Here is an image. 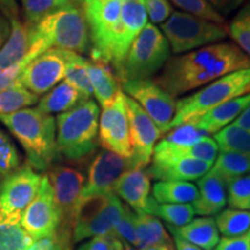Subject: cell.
<instances>
[{"mask_svg":"<svg viewBox=\"0 0 250 250\" xmlns=\"http://www.w3.org/2000/svg\"><path fill=\"white\" fill-rule=\"evenodd\" d=\"M249 67L250 57L239 46L220 42L169 58L155 83L176 98L232 72Z\"/></svg>","mask_w":250,"mask_h":250,"instance_id":"obj_1","label":"cell"},{"mask_svg":"<svg viewBox=\"0 0 250 250\" xmlns=\"http://www.w3.org/2000/svg\"><path fill=\"white\" fill-rule=\"evenodd\" d=\"M0 122L23 148L30 167L40 171L52 167L59 156L56 120L52 115L39 108H26L7 116H0Z\"/></svg>","mask_w":250,"mask_h":250,"instance_id":"obj_2","label":"cell"},{"mask_svg":"<svg viewBox=\"0 0 250 250\" xmlns=\"http://www.w3.org/2000/svg\"><path fill=\"white\" fill-rule=\"evenodd\" d=\"M30 27V49L27 55L30 61L50 49L79 55L89 52V30L85 15L74 5L55 12Z\"/></svg>","mask_w":250,"mask_h":250,"instance_id":"obj_3","label":"cell"},{"mask_svg":"<svg viewBox=\"0 0 250 250\" xmlns=\"http://www.w3.org/2000/svg\"><path fill=\"white\" fill-rule=\"evenodd\" d=\"M100 109L94 100L59 114L56 118L58 154L68 161H80L95 151L99 144Z\"/></svg>","mask_w":250,"mask_h":250,"instance_id":"obj_4","label":"cell"},{"mask_svg":"<svg viewBox=\"0 0 250 250\" xmlns=\"http://www.w3.org/2000/svg\"><path fill=\"white\" fill-rule=\"evenodd\" d=\"M250 93V67L232 72L176 102L170 130L201 117L218 105ZM167 132V133H168Z\"/></svg>","mask_w":250,"mask_h":250,"instance_id":"obj_5","label":"cell"},{"mask_svg":"<svg viewBox=\"0 0 250 250\" xmlns=\"http://www.w3.org/2000/svg\"><path fill=\"white\" fill-rule=\"evenodd\" d=\"M170 58V46L162 31L147 23L134 40L116 72L120 83L147 80L162 71Z\"/></svg>","mask_w":250,"mask_h":250,"instance_id":"obj_6","label":"cell"},{"mask_svg":"<svg viewBox=\"0 0 250 250\" xmlns=\"http://www.w3.org/2000/svg\"><path fill=\"white\" fill-rule=\"evenodd\" d=\"M161 30L169 43L170 51L177 56L220 43L228 36V28L225 24L211 22L186 12H173L161 24Z\"/></svg>","mask_w":250,"mask_h":250,"instance_id":"obj_7","label":"cell"},{"mask_svg":"<svg viewBox=\"0 0 250 250\" xmlns=\"http://www.w3.org/2000/svg\"><path fill=\"white\" fill-rule=\"evenodd\" d=\"M122 1L123 0H83L81 2V11L89 30V54L93 62L109 65L112 43L121 22Z\"/></svg>","mask_w":250,"mask_h":250,"instance_id":"obj_8","label":"cell"},{"mask_svg":"<svg viewBox=\"0 0 250 250\" xmlns=\"http://www.w3.org/2000/svg\"><path fill=\"white\" fill-rule=\"evenodd\" d=\"M124 208L125 204L114 192L81 203L74 221L73 243L112 233Z\"/></svg>","mask_w":250,"mask_h":250,"instance_id":"obj_9","label":"cell"},{"mask_svg":"<svg viewBox=\"0 0 250 250\" xmlns=\"http://www.w3.org/2000/svg\"><path fill=\"white\" fill-rule=\"evenodd\" d=\"M48 179L54 191L55 203L59 213V226L56 233L73 237L78 204L86 177L80 170L68 166H52Z\"/></svg>","mask_w":250,"mask_h":250,"instance_id":"obj_10","label":"cell"},{"mask_svg":"<svg viewBox=\"0 0 250 250\" xmlns=\"http://www.w3.org/2000/svg\"><path fill=\"white\" fill-rule=\"evenodd\" d=\"M132 153L127 159L129 169H145L151 164L154 147L162 136L154 122L140 105L125 94Z\"/></svg>","mask_w":250,"mask_h":250,"instance_id":"obj_11","label":"cell"},{"mask_svg":"<svg viewBox=\"0 0 250 250\" xmlns=\"http://www.w3.org/2000/svg\"><path fill=\"white\" fill-rule=\"evenodd\" d=\"M121 87L151 117L161 134L168 132L176 111L175 98L151 79L125 81Z\"/></svg>","mask_w":250,"mask_h":250,"instance_id":"obj_12","label":"cell"},{"mask_svg":"<svg viewBox=\"0 0 250 250\" xmlns=\"http://www.w3.org/2000/svg\"><path fill=\"white\" fill-rule=\"evenodd\" d=\"M21 225L34 241L52 236L59 226V213L54 191L48 176L44 175L36 196L21 217Z\"/></svg>","mask_w":250,"mask_h":250,"instance_id":"obj_13","label":"cell"},{"mask_svg":"<svg viewBox=\"0 0 250 250\" xmlns=\"http://www.w3.org/2000/svg\"><path fill=\"white\" fill-rule=\"evenodd\" d=\"M99 143L115 154L129 159L132 153L130 140L125 93L118 94L115 101L103 108L99 118Z\"/></svg>","mask_w":250,"mask_h":250,"instance_id":"obj_14","label":"cell"},{"mask_svg":"<svg viewBox=\"0 0 250 250\" xmlns=\"http://www.w3.org/2000/svg\"><path fill=\"white\" fill-rule=\"evenodd\" d=\"M42 176L30 166L20 167L0 181V211L22 217L23 211L36 196Z\"/></svg>","mask_w":250,"mask_h":250,"instance_id":"obj_15","label":"cell"},{"mask_svg":"<svg viewBox=\"0 0 250 250\" xmlns=\"http://www.w3.org/2000/svg\"><path fill=\"white\" fill-rule=\"evenodd\" d=\"M129 169L127 159L103 148L94 156L88 168V176L81 191L79 204L93 197L114 192L117 180ZM78 204V206H79Z\"/></svg>","mask_w":250,"mask_h":250,"instance_id":"obj_16","label":"cell"},{"mask_svg":"<svg viewBox=\"0 0 250 250\" xmlns=\"http://www.w3.org/2000/svg\"><path fill=\"white\" fill-rule=\"evenodd\" d=\"M62 50L50 49L30 61L21 72L19 80L35 95H44L65 78Z\"/></svg>","mask_w":250,"mask_h":250,"instance_id":"obj_17","label":"cell"},{"mask_svg":"<svg viewBox=\"0 0 250 250\" xmlns=\"http://www.w3.org/2000/svg\"><path fill=\"white\" fill-rule=\"evenodd\" d=\"M146 24H147V13H146L144 0H123L120 27L112 43L110 62H109V65L114 68L115 73L121 67L134 40L138 37L140 31Z\"/></svg>","mask_w":250,"mask_h":250,"instance_id":"obj_18","label":"cell"},{"mask_svg":"<svg viewBox=\"0 0 250 250\" xmlns=\"http://www.w3.org/2000/svg\"><path fill=\"white\" fill-rule=\"evenodd\" d=\"M212 168L208 162L192 158L152 159L146 170L151 179L158 181H197Z\"/></svg>","mask_w":250,"mask_h":250,"instance_id":"obj_19","label":"cell"},{"mask_svg":"<svg viewBox=\"0 0 250 250\" xmlns=\"http://www.w3.org/2000/svg\"><path fill=\"white\" fill-rule=\"evenodd\" d=\"M114 193L137 214L146 213L151 202V177L145 169H127L114 187Z\"/></svg>","mask_w":250,"mask_h":250,"instance_id":"obj_20","label":"cell"},{"mask_svg":"<svg viewBox=\"0 0 250 250\" xmlns=\"http://www.w3.org/2000/svg\"><path fill=\"white\" fill-rule=\"evenodd\" d=\"M227 204L226 182L211 169L198 180V196L192 203L195 214L212 217Z\"/></svg>","mask_w":250,"mask_h":250,"instance_id":"obj_21","label":"cell"},{"mask_svg":"<svg viewBox=\"0 0 250 250\" xmlns=\"http://www.w3.org/2000/svg\"><path fill=\"white\" fill-rule=\"evenodd\" d=\"M249 104L250 93L240 98L229 100L189 123L195 125L197 129L201 130L206 136L215 134L229 125V123H233Z\"/></svg>","mask_w":250,"mask_h":250,"instance_id":"obj_22","label":"cell"},{"mask_svg":"<svg viewBox=\"0 0 250 250\" xmlns=\"http://www.w3.org/2000/svg\"><path fill=\"white\" fill-rule=\"evenodd\" d=\"M168 230L171 235L179 236L202 250H213L220 240V234L212 217L192 219L189 224L181 227L168 226Z\"/></svg>","mask_w":250,"mask_h":250,"instance_id":"obj_23","label":"cell"},{"mask_svg":"<svg viewBox=\"0 0 250 250\" xmlns=\"http://www.w3.org/2000/svg\"><path fill=\"white\" fill-rule=\"evenodd\" d=\"M111 70L112 68L104 62L93 61H89L87 66L93 95L102 108L110 105L122 92L121 83Z\"/></svg>","mask_w":250,"mask_h":250,"instance_id":"obj_24","label":"cell"},{"mask_svg":"<svg viewBox=\"0 0 250 250\" xmlns=\"http://www.w3.org/2000/svg\"><path fill=\"white\" fill-rule=\"evenodd\" d=\"M219 153V147L213 138L204 137L189 146H170L161 142L156 143L152 159L192 158L208 162L213 166Z\"/></svg>","mask_w":250,"mask_h":250,"instance_id":"obj_25","label":"cell"},{"mask_svg":"<svg viewBox=\"0 0 250 250\" xmlns=\"http://www.w3.org/2000/svg\"><path fill=\"white\" fill-rule=\"evenodd\" d=\"M11 34L0 49V71L18 64L27 57L30 49L31 27L24 21L12 20Z\"/></svg>","mask_w":250,"mask_h":250,"instance_id":"obj_26","label":"cell"},{"mask_svg":"<svg viewBox=\"0 0 250 250\" xmlns=\"http://www.w3.org/2000/svg\"><path fill=\"white\" fill-rule=\"evenodd\" d=\"M87 100L89 99H86L77 88L66 81H62L39 100L37 108L48 115H59L76 108Z\"/></svg>","mask_w":250,"mask_h":250,"instance_id":"obj_27","label":"cell"},{"mask_svg":"<svg viewBox=\"0 0 250 250\" xmlns=\"http://www.w3.org/2000/svg\"><path fill=\"white\" fill-rule=\"evenodd\" d=\"M152 193L159 204H191L198 196V188L186 181H158Z\"/></svg>","mask_w":250,"mask_h":250,"instance_id":"obj_28","label":"cell"},{"mask_svg":"<svg viewBox=\"0 0 250 250\" xmlns=\"http://www.w3.org/2000/svg\"><path fill=\"white\" fill-rule=\"evenodd\" d=\"M136 232L138 250H144L153 246L171 245L169 234L155 215L148 213L137 214Z\"/></svg>","mask_w":250,"mask_h":250,"instance_id":"obj_29","label":"cell"},{"mask_svg":"<svg viewBox=\"0 0 250 250\" xmlns=\"http://www.w3.org/2000/svg\"><path fill=\"white\" fill-rule=\"evenodd\" d=\"M34 240L21 225L20 217H13L0 211V250H23Z\"/></svg>","mask_w":250,"mask_h":250,"instance_id":"obj_30","label":"cell"},{"mask_svg":"<svg viewBox=\"0 0 250 250\" xmlns=\"http://www.w3.org/2000/svg\"><path fill=\"white\" fill-rule=\"evenodd\" d=\"M39 102V96L23 87L20 80L0 90V116H7L14 112L29 108Z\"/></svg>","mask_w":250,"mask_h":250,"instance_id":"obj_31","label":"cell"},{"mask_svg":"<svg viewBox=\"0 0 250 250\" xmlns=\"http://www.w3.org/2000/svg\"><path fill=\"white\" fill-rule=\"evenodd\" d=\"M66 67H65V81L77 88L85 96L86 99H90L93 95L92 85H90L88 72V59L83 58V56L72 51L62 50Z\"/></svg>","mask_w":250,"mask_h":250,"instance_id":"obj_32","label":"cell"},{"mask_svg":"<svg viewBox=\"0 0 250 250\" xmlns=\"http://www.w3.org/2000/svg\"><path fill=\"white\" fill-rule=\"evenodd\" d=\"M211 170L225 182L250 174V156L235 152H220Z\"/></svg>","mask_w":250,"mask_h":250,"instance_id":"obj_33","label":"cell"},{"mask_svg":"<svg viewBox=\"0 0 250 250\" xmlns=\"http://www.w3.org/2000/svg\"><path fill=\"white\" fill-rule=\"evenodd\" d=\"M146 213L162 219L168 226L181 227L192 220L195 210L192 204H159L152 197Z\"/></svg>","mask_w":250,"mask_h":250,"instance_id":"obj_34","label":"cell"},{"mask_svg":"<svg viewBox=\"0 0 250 250\" xmlns=\"http://www.w3.org/2000/svg\"><path fill=\"white\" fill-rule=\"evenodd\" d=\"M220 152H235L250 156V131L229 124L214 134Z\"/></svg>","mask_w":250,"mask_h":250,"instance_id":"obj_35","label":"cell"},{"mask_svg":"<svg viewBox=\"0 0 250 250\" xmlns=\"http://www.w3.org/2000/svg\"><path fill=\"white\" fill-rule=\"evenodd\" d=\"M214 221L224 237L241 235L250 229V211L225 208L215 215Z\"/></svg>","mask_w":250,"mask_h":250,"instance_id":"obj_36","label":"cell"},{"mask_svg":"<svg viewBox=\"0 0 250 250\" xmlns=\"http://www.w3.org/2000/svg\"><path fill=\"white\" fill-rule=\"evenodd\" d=\"M21 6L24 22L29 26H35L48 15L73 6V4L70 0H21Z\"/></svg>","mask_w":250,"mask_h":250,"instance_id":"obj_37","label":"cell"},{"mask_svg":"<svg viewBox=\"0 0 250 250\" xmlns=\"http://www.w3.org/2000/svg\"><path fill=\"white\" fill-rule=\"evenodd\" d=\"M228 35L236 43V45L250 57V2L240 9L230 21L228 27Z\"/></svg>","mask_w":250,"mask_h":250,"instance_id":"obj_38","label":"cell"},{"mask_svg":"<svg viewBox=\"0 0 250 250\" xmlns=\"http://www.w3.org/2000/svg\"><path fill=\"white\" fill-rule=\"evenodd\" d=\"M226 190L230 208L250 211V174L228 181Z\"/></svg>","mask_w":250,"mask_h":250,"instance_id":"obj_39","label":"cell"},{"mask_svg":"<svg viewBox=\"0 0 250 250\" xmlns=\"http://www.w3.org/2000/svg\"><path fill=\"white\" fill-rule=\"evenodd\" d=\"M21 158L9 136L0 129V181L20 168Z\"/></svg>","mask_w":250,"mask_h":250,"instance_id":"obj_40","label":"cell"},{"mask_svg":"<svg viewBox=\"0 0 250 250\" xmlns=\"http://www.w3.org/2000/svg\"><path fill=\"white\" fill-rule=\"evenodd\" d=\"M170 1L188 14L205 19L218 24H225V18L212 7L208 0H170Z\"/></svg>","mask_w":250,"mask_h":250,"instance_id":"obj_41","label":"cell"},{"mask_svg":"<svg viewBox=\"0 0 250 250\" xmlns=\"http://www.w3.org/2000/svg\"><path fill=\"white\" fill-rule=\"evenodd\" d=\"M208 137L191 123H186L176 129L170 130L161 142L170 146H189Z\"/></svg>","mask_w":250,"mask_h":250,"instance_id":"obj_42","label":"cell"},{"mask_svg":"<svg viewBox=\"0 0 250 250\" xmlns=\"http://www.w3.org/2000/svg\"><path fill=\"white\" fill-rule=\"evenodd\" d=\"M136 219L137 213L133 212L127 205H125L123 215H122L120 221L112 230V234L115 236L121 239L122 241H125L130 245L134 246L137 248V232H136Z\"/></svg>","mask_w":250,"mask_h":250,"instance_id":"obj_43","label":"cell"},{"mask_svg":"<svg viewBox=\"0 0 250 250\" xmlns=\"http://www.w3.org/2000/svg\"><path fill=\"white\" fill-rule=\"evenodd\" d=\"M146 13L152 23H164L173 14V7L168 0H144Z\"/></svg>","mask_w":250,"mask_h":250,"instance_id":"obj_44","label":"cell"},{"mask_svg":"<svg viewBox=\"0 0 250 250\" xmlns=\"http://www.w3.org/2000/svg\"><path fill=\"white\" fill-rule=\"evenodd\" d=\"M83 250H124V241L114 234L92 237L89 241L80 246Z\"/></svg>","mask_w":250,"mask_h":250,"instance_id":"obj_45","label":"cell"},{"mask_svg":"<svg viewBox=\"0 0 250 250\" xmlns=\"http://www.w3.org/2000/svg\"><path fill=\"white\" fill-rule=\"evenodd\" d=\"M213 250H250V229L241 235L223 237Z\"/></svg>","mask_w":250,"mask_h":250,"instance_id":"obj_46","label":"cell"},{"mask_svg":"<svg viewBox=\"0 0 250 250\" xmlns=\"http://www.w3.org/2000/svg\"><path fill=\"white\" fill-rule=\"evenodd\" d=\"M29 62L30 59L26 57L23 61L19 62L18 64L12 65V66L0 71V90L6 88V87H8L9 85H12L15 80H18L21 72H22L24 66H26Z\"/></svg>","mask_w":250,"mask_h":250,"instance_id":"obj_47","label":"cell"},{"mask_svg":"<svg viewBox=\"0 0 250 250\" xmlns=\"http://www.w3.org/2000/svg\"><path fill=\"white\" fill-rule=\"evenodd\" d=\"M221 17H227L240 8L246 0H208Z\"/></svg>","mask_w":250,"mask_h":250,"instance_id":"obj_48","label":"cell"},{"mask_svg":"<svg viewBox=\"0 0 250 250\" xmlns=\"http://www.w3.org/2000/svg\"><path fill=\"white\" fill-rule=\"evenodd\" d=\"M0 13L9 21L20 19V9L17 0H0Z\"/></svg>","mask_w":250,"mask_h":250,"instance_id":"obj_49","label":"cell"},{"mask_svg":"<svg viewBox=\"0 0 250 250\" xmlns=\"http://www.w3.org/2000/svg\"><path fill=\"white\" fill-rule=\"evenodd\" d=\"M23 250H56V242L54 235L50 237L34 241L29 247H27Z\"/></svg>","mask_w":250,"mask_h":250,"instance_id":"obj_50","label":"cell"},{"mask_svg":"<svg viewBox=\"0 0 250 250\" xmlns=\"http://www.w3.org/2000/svg\"><path fill=\"white\" fill-rule=\"evenodd\" d=\"M11 34V22L7 18L0 13V49L5 44Z\"/></svg>","mask_w":250,"mask_h":250,"instance_id":"obj_51","label":"cell"},{"mask_svg":"<svg viewBox=\"0 0 250 250\" xmlns=\"http://www.w3.org/2000/svg\"><path fill=\"white\" fill-rule=\"evenodd\" d=\"M232 124L241 127V129L250 131V104L240 114V116Z\"/></svg>","mask_w":250,"mask_h":250,"instance_id":"obj_52","label":"cell"},{"mask_svg":"<svg viewBox=\"0 0 250 250\" xmlns=\"http://www.w3.org/2000/svg\"><path fill=\"white\" fill-rule=\"evenodd\" d=\"M174 239V243H175V249L176 250H202L198 247L192 245V243L186 241V240L181 239V237L173 235Z\"/></svg>","mask_w":250,"mask_h":250,"instance_id":"obj_53","label":"cell"},{"mask_svg":"<svg viewBox=\"0 0 250 250\" xmlns=\"http://www.w3.org/2000/svg\"><path fill=\"white\" fill-rule=\"evenodd\" d=\"M170 249H173V246L171 245H160V246L148 247V248L144 250H170Z\"/></svg>","mask_w":250,"mask_h":250,"instance_id":"obj_54","label":"cell"},{"mask_svg":"<svg viewBox=\"0 0 250 250\" xmlns=\"http://www.w3.org/2000/svg\"><path fill=\"white\" fill-rule=\"evenodd\" d=\"M124 250H138V249H137L134 246L130 245V243L124 241Z\"/></svg>","mask_w":250,"mask_h":250,"instance_id":"obj_55","label":"cell"},{"mask_svg":"<svg viewBox=\"0 0 250 250\" xmlns=\"http://www.w3.org/2000/svg\"><path fill=\"white\" fill-rule=\"evenodd\" d=\"M73 5H78V6H81V2H83V0H70Z\"/></svg>","mask_w":250,"mask_h":250,"instance_id":"obj_56","label":"cell"},{"mask_svg":"<svg viewBox=\"0 0 250 250\" xmlns=\"http://www.w3.org/2000/svg\"><path fill=\"white\" fill-rule=\"evenodd\" d=\"M77 250H83V249H81V248H80V247H79V248H78Z\"/></svg>","mask_w":250,"mask_h":250,"instance_id":"obj_57","label":"cell"},{"mask_svg":"<svg viewBox=\"0 0 250 250\" xmlns=\"http://www.w3.org/2000/svg\"><path fill=\"white\" fill-rule=\"evenodd\" d=\"M170 250H174V249H170Z\"/></svg>","mask_w":250,"mask_h":250,"instance_id":"obj_58","label":"cell"}]
</instances>
